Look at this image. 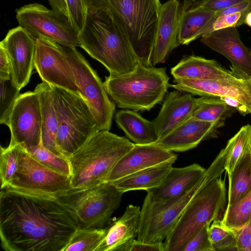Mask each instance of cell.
I'll return each mask as SVG.
<instances>
[{"instance_id":"6da1fadb","label":"cell","mask_w":251,"mask_h":251,"mask_svg":"<svg viewBox=\"0 0 251 251\" xmlns=\"http://www.w3.org/2000/svg\"><path fill=\"white\" fill-rule=\"evenodd\" d=\"M55 195L3 188L0 238L6 251H62L77 229Z\"/></svg>"},{"instance_id":"7a4b0ae2","label":"cell","mask_w":251,"mask_h":251,"mask_svg":"<svg viewBox=\"0 0 251 251\" xmlns=\"http://www.w3.org/2000/svg\"><path fill=\"white\" fill-rule=\"evenodd\" d=\"M78 39L79 47L101 63L110 75L128 73L139 63L127 39L108 10L87 9Z\"/></svg>"},{"instance_id":"3957f363","label":"cell","mask_w":251,"mask_h":251,"mask_svg":"<svg viewBox=\"0 0 251 251\" xmlns=\"http://www.w3.org/2000/svg\"><path fill=\"white\" fill-rule=\"evenodd\" d=\"M134 144L109 130L96 132L69 158L71 188L87 187L103 182Z\"/></svg>"},{"instance_id":"277c9868","label":"cell","mask_w":251,"mask_h":251,"mask_svg":"<svg viewBox=\"0 0 251 251\" xmlns=\"http://www.w3.org/2000/svg\"><path fill=\"white\" fill-rule=\"evenodd\" d=\"M169 80L165 68L139 63L128 73L106 76L103 83L118 107L139 111H150L163 100L170 87Z\"/></svg>"},{"instance_id":"5b68a950","label":"cell","mask_w":251,"mask_h":251,"mask_svg":"<svg viewBox=\"0 0 251 251\" xmlns=\"http://www.w3.org/2000/svg\"><path fill=\"white\" fill-rule=\"evenodd\" d=\"M225 170L223 149L202 178L185 193L160 202L151 201L146 196L141 209L137 240L149 243L163 242L194 196L208 183L221 176Z\"/></svg>"},{"instance_id":"8992f818","label":"cell","mask_w":251,"mask_h":251,"mask_svg":"<svg viewBox=\"0 0 251 251\" xmlns=\"http://www.w3.org/2000/svg\"><path fill=\"white\" fill-rule=\"evenodd\" d=\"M160 0H110L108 12L126 36L140 63L151 66Z\"/></svg>"},{"instance_id":"52a82bcc","label":"cell","mask_w":251,"mask_h":251,"mask_svg":"<svg viewBox=\"0 0 251 251\" xmlns=\"http://www.w3.org/2000/svg\"><path fill=\"white\" fill-rule=\"evenodd\" d=\"M50 86L57 120L56 147L69 159L99 130L91 110L79 94Z\"/></svg>"},{"instance_id":"ba28073f","label":"cell","mask_w":251,"mask_h":251,"mask_svg":"<svg viewBox=\"0 0 251 251\" xmlns=\"http://www.w3.org/2000/svg\"><path fill=\"white\" fill-rule=\"evenodd\" d=\"M225 181L221 176L208 183L192 199L165 239V251H182L205 226L219 219L226 204Z\"/></svg>"},{"instance_id":"9c48e42d","label":"cell","mask_w":251,"mask_h":251,"mask_svg":"<svg viewBox=\"0 0 251 251\" xmlns=\"http://www.w3.org/2000/svg\"><path fill=\"white\" fill-rule=\"evenodd\" d=\"M124 193L113 183L70 188L55 195L69 211L78 228H104L119 207Z\"/></svg>"},{"instance_id":"30bf717a","label":"cell","mask_w":251,"mask_h":251,"mask_svg":"<svg viewBox=\"0 0 251 251\" xmlns=\"http://www.w3.org/2000/svg\"><path fill=\"white\" fill-rule=\"evenodd\" d=\"M63 47L79 94L91 110L99 130H109L115 110V102L110 100L103 82L84 56L75 47Z\"/></svg>"},{"instance_id":"8fae6325","label":"cell","mask_w":251,"mask_h":251,"mask_svg":"<svg viewBox=\"0 0 251 251\" xmlns=\"http://www.w3.org/2000/svg\"><path fill=\"white\" fill-rule=\"evenodd\" d=\"M19 25L25 28L36 39H44L66 47L79 46L78 32L69 18L33 3L16 10Z\"/></svg>"},{"instance_id":"7c38bea8","label":"cell","mask_w":251,"mask_h":251,"mask_svg":"<svg viewBox=\"0 0 251 251\" xmlns=\"http://www.w3.org/2000/svg\"><path fill=\"white\" fill-rule=\"evenodd\" d=\"M5 187L56 195L71 188V178L41 163L22 147L17 170Z\"/></svg>"},{"instance_id":"4fadbf2b","label":"cell","mask_w":251,"mask_h":251,"mask_svg":"<svg viewBox=\"0 0 251 251\" xmlns=\"http://www.w3.org/2000/svg\"><path fill=\"white\" fill-rule=\"evenodd\" d=\"M8 126L9 145H19L28 150L42 141V119L38 94L28 91L21 94L11 112Z\"/></svg>"},{"instance_id":"5bb4252c","label":"cell","mask_w":251,"mask_h":251,"mask_svg":"<svg viewBox=\"0 0 251 251\" xmlns=\"http://www.w3.org/2000/svg\"><path fill=\"white\" fill-rule=\"evenodd\" d=\"M34 68L43 82L79 94L63 46L46 39H36Z\"/></svg>"},{"instance_id":"9a60e30c","label":"cell","mask_w":251,"mask_h":251,"mask_svg":"<svg viewBox=\"0 0 251 251\" xmlns=\"http://www.w3.org/2000/svg\"><path fill=\"white\" fill-rule=\"evenodd\" d=\"M36 39L21 25L10 29L0 42L9 61L11 79L20 90L28 83L34 68Z\"/></svg>"},{"instance_id":"2e32d148","label":"cell","mask_w":251,"mask_h":251,"mask_svg":"<svg viewBox=\"0 0 251 251\" xmlns=\"http://www.w3.org/2000/svg\"><path fill=\"white\" fill-rule=\"evenodd\" d=\"M170 87L193 95L235 99L245 105L251 115V78L174 79Z\"/></svg>"},{"instance_id":"e0dca14e","label":"cell","mask_w":251,"mask_h":251,"mask_svg":"<svg viewBox=\"0 0 251 251\" xmlns=\"http://www.w3.org/2000/svg\"><path fill=\"white\" fill-rule=\"evenodd\" d=\"M201 41L230 61L236 77L251 78V50L241 40L236 27L215 30L201 36Z\"/></svg>"},{"instance_id":"ac0fdd59","label":"cell","mask_w":251,"mask_h":251,"mask_svg":"<svg viewBox=\"0 0 251 251\" xmlns=\"http://www.w3.org/2000/svg\"><path fill=\"white\" fill-rule=\"evenodd\" d=\"M177 155L155 143L134 144L116 163L103 182L113 183L129 175L162 162L176 159Z\"/></svg>"},{"instance_id":"d6986e66","label":"cell","mask_w":251,"mask_h":251,"mask_svg":"<svg viewBox=\"0 0 251 251\" xmlns=\"http://www.w3.org/2000/svg\"><path fill=\"white\" fill-rule=\"evenodd\" d=\"M197 105V98L190 93L176 89L168 93L158 115L151 121L157 140L189 119Z\"/></svg>"},{"instance_id":"ffe728a7","label":"cell","mask_w":251,"mask_h":251,"mask_svg":"<svg viewBox=\"0 0 251 251\" xmlns=\"http://www.w3.org/2000/svg\"><path fill=\"white\" fill-rule=\"evenodd\" d=\"M223 124L189 119L158 140L155 144L171 151L183 152L201 141L216 137Z\"/></svg>"},{"instance_id":"44dd1931","label":"cell","mask_w":251,"mask_h":251,"mask_svg":"<svg viewBox=\"0 0 251 251\" xmlns=\"http://www.w3.org/2000/svg\"><path fill=\"white\" fill-rule=\"evenodd\" d=\"M180 5L178 0H169L161 5L151 55L152 66L164 62L170 52L179 46L177 35Z\"/></svg>"},{"instance_id":"7402d4cb","label":"cell","mask_w":251,"mask_h":251,"mask_svg":"<svg viewBox=\"0 0 251 251\" xmlns=\"http://www.w3.org/2000/svg\"><path fill=\"white\" fill-rule=\"evenodd\" d=\"M206 171L197 163L182 168L172 167L159 185L146 191V197L157 202L178 197L193 187Z\"/></svg>"},{"instance_id":"603a6c76","label":"cell","mask_w":251,"mask_h":251,"mask_svg":"<svg viewBox=\"0 0 251 251\" xmlns=\"http://www.w3.org/2000/svg\"><path fill=\"white\" fill-rule=\"evenodd\" d=\"M141 208L128 205L124 214L105 228L103 240L95 251H128L129 246L137 237Z\"/></svg>"},{"instance_id":"cb8c5ba5","label":"cell","mask_w":251,"mask_h":251,"mask_svg":"<svg viewBox=\"0 0 251 251\" xmlns=\"http://www.w3.org/2000/svg\"><path fill=\"white\" fill-rule=\"evenodd\" d=\"M174 79H219L236 77L216 60L194 55L182 59L171 69ZM238 78V77H237Z\"/></svg>"},{"instance_id":"d4e9b609","label":"cell","mask_w":251,"mask_h":251,"mask_svg":"<svg viewBox=\"0 0 251 251\" xmlns=\"http://www.w3.org/2000/svg\"><path fill=\"white\" fill-rule=\"evenodd\" d=\"M215 14L216 12L196 6L190 0H184L180 8L178 45H188L201 37Z\"/></svg>"},{"instance_id":"484cf974","label":"cell","mask_w":251,"mask_h":251,"mask_svg":"<svg viewBox=\"0 0 251 251\" xmlns=\"http://www.w3.org/2000/svg\"><path fill=\"white\" fill-rule=\"evenodd\" d=\"M34 91L38 94L41 108L42 143L47 149L63 157L56 145L57 120L50 86L43 81L37 85Z\"/></svg>"},{"instance_id":"4316f807","label":"cell","mask_w":251,"mask_h":251,"mask_svg":"<svg viewBox=\"0 0 251 251\" xmlns=\"http://www.w3.org/2000/svg\"><path fill=\"white\" fill-rule=\"evenodd\" d=\"M176 159L170 160L148 167L124 177L113 183L123 193L145 190L159 185L168 174Z\"/></svg>"},{"instance_id":"83f0119b","label":"cell","mask_w":251,"mask_h":251,"mask_svg":"<svg viewBox=\"0 0 251 251\" xmlns=\"http://www.w3.org/2000/svg\"><path fill=\"white\" fill-rule=\"evenodd\" d=\"M114 120L126 137L135 144H151L157 140L151 121L144 118L137 111L122 109L116 113Z\"/></svg>"},{"instance_id":"f1b7e54d","label":"cell","mask_w":251,"mask_h":251,"mask_svg":"<svg viewBox=\"0 0 251 251\" xmlns=\"http://www.w3.org/2000/svg\"><path fill=\"white\" fill-rule=\"evenodd\" d=\"M228 179L227 206L236 203L251 191V151L237 163Z\"/></svg>"},{"instance_id":"f546056e","label":"cell","mask_w":251,"mask_h":251,"mask_svg":"<svg viewBox=\"0 0 251 251\" xmlns=\"http://www.w3.org/2000/svg\"><path fill=\"white\" fill-rule=\"evenodd\" d=\"M223 150L225 169L229 176L244 156L251 151V125L242 126Z\"/></svg>"},{"instance_id":"4dcf8cb0","label":"cell","mask_w":251,"mask_h":251,"mask_svg":"<svg viewBox=\"0 0 251 251\" xmlns=\"http://www.w3.org/2000/svg\"><path fill=\"white\" fill-rule=\"evenodd\" d=\"M197 101V107L189 119L224 125L225 119L236 110L219 98L201 97Z\"/></svg>"},{"instance_id":"1f68e13d","label":"cell","mask_w":251,"mask_h":251,"mask_svg":"<svg viewBox=\"0 0 251 251\" xmlns=\"http://www.w3.org/2000/svg\"><path fill=\"white\" fill-rule=\"evenodd\" d=\"M105 228H77L62 251H95L103 240Z\"/></svg>"},{"instance_id":"d6a6232c","label":"cell","mask_w":251,"mask_h":251,"mask_svg":"<svg viewBox=\"0 0 251 251\" xmlns=\"http://www.w3.org/2000/svg\"><path fill=\"white\" fill-rule=\"evenodd\" d=\"M251 218V191L236 203L226 206L222 221L226 227L235 230L243 227Z\"/></svg>"},{"instance_id":"836d02e7","label":"cell","mask_w":251,"mask_h":251,"mask_svg":"<svg viewBox=\"0 0 251 251\" xmlns=\"http://www.w3.org/2000/svg\"><path fill=\"white\" fill-rule=\"evenodd\" d=\"M26 150L35 159L45 166L71 177V168L69 159L47 149L42 141L38 146Z\"/></svg>"},{"instance_id":"e575fe53","label":"cell","mask_w":251,"mask_h":251,"mask_svg":"<svg viewBox=\"0 0 251 251\" xmlns=\"http://www.w3.org/2000/svg\"><path fill=\"white\" fill-rule=\"evenodd\" d=\"M22 147L19 145L0 147V177L1 189L5 187L13 178L19 162Z\"/></svg>"},{"instance_id":"d590c367","label":"cell","mask_w":251,"mask_h":251,"mask_svg":"<svg viewBox=\"0 0 251 251\" xmlns=\"http://www.w3.org/2000/svg\"><path fill=\"white\" fill-rule=\"evenodd\" d=\"M209 234L214 251L236 250L235 234L232 230L224 225L222 220L213 221L209 228Z\"/></svg>"},{"instance_id":"8d00e7d4","label":"cell","mask_w":251,"mask_h":251,"mask_svg":"<svg viewBox=\"0 0 251 251\" xmlns=\"http://www.w3.org/2000/svg\"><path fill=\"white\" fill-rule=\"evenodd\" d=\"M0 123L8 126L9 117L17 99L21 95L11 79L0 80Z\"/></svg>"},{"instance_id":"74e56055","label":"cell","mask_w":251,"mask_h":251,"mask_svg":"<svg viewBox=\"0 0 251 251\" xmlns=\"http://www.w3.org/2000/svg\"><path fill=\"white\" fill-rule=\"evenodd\" d=\"M248 13L237 12L215 17L204 30L203 36L207 33L229 27H237L244 24V19Z\"/></svg>"},{"instance_id":"f35d334b","label":"cell","mask_w":251,"mask_h":251,"mask_svg":"<svg viewBox=\"0 0 251 251\" xmlns=\"http://www.w3.org/2000/svg\"><path fill=\"white\" fill-rule=\"evenodd\" d=\"M66 2L69 20L79 32L83 26L86 13L82 0H66Z\"/></svg>"},{"instance_id":"ab89813d","label":"cell","mask_w":251,"mask_h":251,"mask_svg":"<svg viewBox=\"0 0 251 251\" xmlns=\"http://www.w3.org/2000/svg\"><path fill=\"white\" fill-rule=\"evenodd\" d=\"M210 226H205L186 245L182 251H214L209 238Z\"/></svg>"},{"instance_id":"60d3db41","label":"cell","mask_w":251,"mask_h":251,"mask_svg":"<svg viewBox=\"0 0 251 251\" xmlns=\"http://www.w3.org/2000/svg\"><path fill=\"white\" fill-rule=\"evenodd\" d=\"M233 231L236 238V250L251 251V218L243 227Z\"/></svg>"},{"instance_id":"b9f144b4","label":"cell","mask_w":251,"mask_h":251,"mask_svg":"<svg viewBox=\"0 0 251 251\" xmlns=\"http://www.w3.org/2000/svg\"><path fill=\"white\" fill-rule=\"evenodd\" d=\"M195 5L206 10L218 11L245 0H190Z\"/></svg>"},{"instance_id":"7bdbcfd3","label":"cell","mask_w":251,"mask_h":251,"mask_svg":"<svg viewBox=\"0 0 251 251\" xmlns=\"http://www.w3.org/2000/svg\"><path fill=\"white\" fill-rule=\"evenodd\" d=\"M128 251H165L164 242L149 243L134 239L128 248Z\"/></svg>"},{"instance_id":"ee69618b","label":"cell","mask_w":251,"mask_h":251,"mask_svg":"<svg viewBox=\"0 0 251 251\" xmlns=\"http://www.w3.org/2000/svg\"><path fill=\"white\" fill-rule=\"evenodd\" d=\"M251 11V0L243 1L216 12L215 17L237 12L248 13Z\"/></svg>"},{"instance_id":"f6af8a7d","label":"cell","mask_w":251,"mask_h":251,"mask_svg":"<svg viewBox=\"0 0 251 251\" xmlns=\"http://www.w3.org/2000/svg\"><path fill=\"white\" fill-rule=\"evenodd\" d=\"M11 79L9 61L4 48L0 45V80Z\"/></svg>"},{"instance_id":"bcb514c9","label":"cell","mask_w":251,"mask_h":251,"mask_svg":"<svg viewBox=\"0 0 251 251\" xmlns=\"http://www.w3.org/2000/svg\"><path fill=\"white\" fill-rule=\"evenodd\" d=\"M219 98L229 106L235 108L243 116L250 114L247 108L238 100L229 97H221Z\"/></svg>"},{"instance_id":"7dc6e473","label":"cell","mask_w":251,"mask_h":251,"mask_svg":"<svg viewBox=\"0 0 251 251\" xmlns=\"http://www.w3.org/2000/svg\"><path fill=\"white\" fill-rule=\"evenodd\" d=\"M110 0H82L86 11L88 8H95L108 10Z\"/></svg>"},{"instance_id":"c3c4849f","label":"cell","mask_w":251,"mask_h":251,"mask_svg":"<svg viewBox=\"0 0 251 251\" xmlns=\"http://www.w3.org/2000/svg\"><path fill=\"white\" fill-rule=\"evenodd\" d=\"M51 9L69 18L66 0H48Z\"/></svg>"},{"instance_id":"681fc988","label":"cell","mask_w":251,"mask_h":251,"mask_svg":"<svg viewBox=\"0 0 251 251\" xmlns=\"http://www.w3.org/2000/svg\"><path fill=\"white\" fill-rule=\"evenodd\" d=\"M251 27V11L246 15L244 21V24Z\"/></svg>"}]
</instances>
